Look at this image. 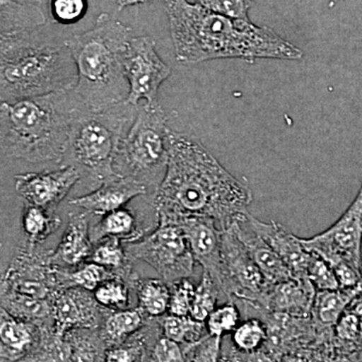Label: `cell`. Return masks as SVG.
I'll return each instance as SVG.
<instances>
[{
	"label": "cell",
	"mask_w": 362,
	"mask_h": 362,
	"mask_svg": "<svg viewBox=\"0 0 362 362\" xmlns=\"http://www.w3.org/2000/svg\"><path fill=\"white\" fill-rule=\"evenodd\" d=\"M82 180V175L73 165H63L56 170L26 173L14 176V187L26 204L39 206L49 214Z\"/></svg>",
	"instance_id": "4fadbf2b"
},
{
	"label": "cell",
	"mask_w": 362,
	"mask_h": 362,
	"mask_svg": "<svg viewBox=\"0 0 362 362\" xmlns=\"http://www.w3.org/2000/svg\"><path fill=\"white\" fill-rule=\"evenodd\" d=\"M150 361H185V352H183L180 343L162 334L161 337L157 338L153 347H152Z\"/></svg>",
	"instance_id": "7bdbcfd3"
},
{
	"label": "cell",
	"mask_w": 362,
	"mask_h": 362,
	"mask_svg": "<svg viewBox=\"0 0 362 362\" xmlns=\"http://www.w3.org/2000/svg\"><path fill=\"white\" fill-rule=\"evenodd\" d=\"M307 277L315 287L316 291L337 290L340 288L335 272L325 259L315 252H312L310 263L307 269Z\"/></svg>",
	"instance_id": "f35d334b"
},
{
	"label": "cell",
	"mask_w": 362,
	"mask_h": 362,
	"mask_svg": "<svg viewBox=\"0 0 362 362\" xmlns=\"http://www.w3.org/2000/svg\"><path fill=\"white\" fill-rule=\"evenodd\" d=\"M88 11L87 0H51L52 20L62 25L78 23Z\"/></svg>",
	"instance_id": "ab89813d"
},
{
	"label": "cell",
	"mask_w": 362,
	"mask_h": 362,
	"mask_svg": "<svg viewBox=\"0 0 362 362\" xmlns=\"http://www.w3.org/2000/svg\"><path fill=\"white\" fill-rule=\"evenodd\" d=\"M140 308L148 319L163 316L169 309L170 286L162 279H140L135 283Z\"/></svg>",
	"instance_id": "f1b7e54d"
},
{
	"label": "cell",
	"mask_w": 362,
	"mask_h": 362,
	"mask_svg": "<svg viewBox=\"0 0 362 362\" xmlns=\"http://www.w3.org/2000/svg\"><path fill=\"white\" fill-rule=\"evenodd\" d=\"M168 149L165 175L153 197L157 226L207 216L225 230L249 211L251 188L230 175L197 137L168 129Z\"/></svg>",
	"instance_id": "6da1fadb"
},
{
	"label": "cell",
	"mask_w": 362,
	"mask_h": 362,
	"mask_svg": "<svg viewBox=\"0 0 362 362\" xmlns=\"http://www.w3.org/2000/svg\"><path fill=\"white\" fill-rule=\"evenodd\" d=\"M161 326L162 334L181 345H189L199 341L207 333L206 322L197 321L192 316L169 314L157 318Z\"/></svg>",
	"instance_id": "d6a6232c"
},
{
	"label": "cell",
	"mask_w": 362,
	"mask_h": 362,
	"mask_svg": "<svg viewBox=\"0 0 362 362\" xmlns=\"http://www.w3.org/2000/svg\"><path fill=\"white\" fill-rule=\"evenodd\" d=\"M130 259L123 243L117 238L111 237L100 240L95 246L94 252L90 257L94 263L116 272L119 276L135 285L138 276L132 272Z\"/></svg>",
	"instance_id": "f546056e"
},
{
	"label": "cell",
	"mask_w": 362,
	"mask_h": 362,
	"mask_svg": "<svg viewBox=\"0 0 362 362\" xmlns=\"http://www.w3.org/2000/svg\"><path fill=\"white\" fill-rule=\"evenodd\" d=\"M204 8L235 20H249L252 0H197Z\"/></svg>",
	"instance_id": "b9f144b4"
},
{
	"label": "cell",
	"mask_w": 362,
	"mask_h": 362,
	"mask_svg": "<svg viewBox=\"0 0 362 362\" xmlns=\"http://www.w3.org/2000/svg\"><path fill=\"white\" fill-rule=\"evenodd\" d=\"M135 285L121 276L105 281L98 286L94 296L99 304L109 310H125L130 305V291Z\"/></svg>",
	"instance_id": "836d02e7"
},
{
	"label": "cell",
	"mask_w": 362,
	"mask_h": 362,
	"mask_svg": "<svg viewBox=\"0 0 362 362\" xmlns=\"http://www.w3.org/2000/svg\"><path fill=\"white\" fill-rule=\"evenodd\" d=\"M250 214L249 211L240 214L228 228H232L245 245L252 259L270 284L293 278L291 272L277 252L252 228Z\"/></svg>",
	"instance_id": "e0dca14e"
},
{
	"label": "cell",
	"mask_w": 362,
	"mask_h": 362,
	"mask_svg": "<svg viewBox=\"0 0 362 362\" xmlns=\"http://www.w3.org/2000/svg\"><path fill=\"white\" fill-rule=\"evenodd\" d=\"M173 225L182 228L195 261L202 266L204 272L213 278L221 290V233L223 230L218 223L214 218H207V216H185L176 221Z\"/></svg>",
	"instance_id": "9a60e30c"
},
{
	"label": "cell",
	"mask_w": 362,
	"mask_h": 362,
	"mask_svg": "<svg viewBox=\"0 0 362 362\" xmlns=\"http://www.w3.org/2000/svg\"><path fill=\"white\" fill-rule=\"evenodd\" d=\"M359 361H362V354H361V358H359Z\"/></svg>",
	"instance_id": "f6af8a7d"
},
{
	"label": "cell",
	"mask_w": 362,
	"mask_h": 362,
	"mask_svg": "<svg viewBox=\"0 0 362 362\" xmlns=\"http://www.w3.org/2000/svg\"><path fill=\"white\" fill-rule=\"evenodd\" d=\"M52 303V327L61 337L75 328H101L111 311L99 304L94 293L81 287L59 289Z\"/></svg>",
	"instance_id": "5bb4252c"
},
{
	"label": "cell",
	"mask_w": 362,
	"mask_h": 362,
	"mask_svg": "<svg viewBox=\"0 0 362 362\" xmlns=\"http://www.w3.org/2000/svg\"><path fill=\"white\" fill-rule=\"evenodd\" d=\"M166 122L168 116L158 103L138 105L134 121L119 145L114 164L117 175L156 192L168 166Z\"/></svg>",
	"instance_id": "52a82bcc"
},
{
	"label": "cell",
	"mask_w": 362,
	"mask_h": 362,
	"mask_svg": "<svg viewBox=\"0 0 362 362\" xmlns=\"http://www.w3.org/2000/svg\"><path fill=\"white\" fill-rule=\"evenodd\" d=\"M39 332V324L16 318L1 308V313H0L1 361H23L35 346Z\"/></svg>",
	"instance_id": "44dd1931"
},
{
	"label": "cell",
	"mask_w": 362,
	"mask_h": 362,
	"mask_svg": "<svg viewBox=\"0 0 362 362\" xmlns=\"http://www.w3.org/2000/svg\"><path fill=\"white\" fill-rule=\"evenodd\" d=\"M146 315L140 307L125 310L109 311L101 326L102 337L107 349L118 346L141 329Z\"/></svg>",
	"instance_id": "484cf974"
},
{
	"label": "cell",
	"mask_w": 362,
	"mask_h": 362,
	"mask_svg": "<svg viewBox=\"0 0 362 362\" xmlns=\"http://www.w3.org/2000/svg\"><path fill=\"white\" fill-rule=\"evenodd\" d=\"M221 230V290L226 300L251 311L266 310L272 284L232 228Z\"/></svg>",
	"instance_id": "ba28073f"
},
{
	"label": "cell",
	"mask_w": 362,
	"mask_h": 362,
	"mask_svg": "<svg viewBox=\"0 0 362 362\" xmlns=\"http://www.w3.org/2000/svg\"><path fill=\"white\" fill-rule=\"evenodd\" d=\"M73 361H106L107 346L101 328H75L66 333Z\"/></svg>",
	"instance_id": "4dcf8cb0"
},
{
	"label": "cell",
	"mask_w": 362,
	"mask_h": 362,
	"mask_svg": "<svg viewBox=\"0 0 362 362\" xmlns=\"http://www.w3.org/2000/svg\"><path fill=\"white\" fill-rule=\"evenodd\" d=\"M47 25L0 35V99L13 102L74 89L77 68L66 40Z\"/></svg>",
	"instance_id": "277c9868"
},
{
	"label": "cell",
	"mask_w": 362,
	"mask_h": 362,
	"mask_svg": "<svg viewBox=\"0 0 362 362\" xmlns=\"http://www.w3.org/2000/svg\"><path fill=\"white\" fill-rule=\"evenodd\" d=\"M267 328L261 318L251 316L233 331L232 350L221 356V361H258L259 351L265 344Z\"/></svg>",
	"instance_id": "cb8c5ba5"
},
{
	"label": "cell",
	"mask_w": 362,
	"mask_h": 362,
	"mask_svg": "<svg viewBox=\"0 0 362 362\" xmlns=\"http://www.w3.org/2000/svg\"><path fill=\"white\" fill-rule=\"evenodd\" d=\"M149 0H116L117 6H118L119 9L122 11L123 8H126V7L137 6V4H146Z\"/></svg>",
	"instance_id": "ee69618b"
},
{
	"label": "cell",
	"mask_w": 362,
	"mask_h": 362,
	"mask_svg": "<svg viewBox=\"0 0 362 362\" xmlns=\"http://www.w3.org/2000/svg\"><path fill=\"white\" fill-rule=\"evenodd\" d=\"M117 276L119 275L116 272L93 262L86 264L77 271L69 272L68 269L64 268L62 271V286L63 288L81 287L94 292L98 286Z\"/></svg>",
	"instance_id": "e575fe53"
},
{
	"label": "cell",
	"mask_w": 362,
	"mask_h": 362,
	"mask_svg": "<svg viewBox=\"0 0 362 362\" xmlns=\"http://www.w3.org/2000/svg\"><path fill=\"white\" fill-rule=\"evenodd\" d=\"M1 308L21 320L35 324L52 322V300L13 291H1Z\"/></svg>",
	"instance_id": "4316f807"
},
{
	"label": "cell",
	"mask_w": 362,
	"mask_h": 362,
	"mask_svg": "<svg viewBox=\"0 0 362 362\" xmlns=\"http://www.w3.org/2000/svg\"><path fill=\"white\" fill-rule=\"evenodd\" d=\"M73 89L0 104L1 154L62 163L74 119L84 106Z\"/></svg>",
	"instance_id": "3957f363"
},
{
	"label": "cell",
	"mask_w": 362,
	"mask_h": 362,
	"mask_svg": "<svg viewBox=\"0 0 362 362\" xmlns=\"http://www.w3.org/2000/svg\"><path fill=\"white\" fill-rule=\"evenodd\" d=\"M362 291V278L356 287L317 291L311 318L319 332L333 330L343 312Z\"/></svg>",
	"instance_id": "603a6c76"
},
{
	"label": "cell",
	"mask_w": 362,
	"mask_h": 362,
	"mask_svg": "<svg viewBox=\"0 0 362 362\" xmlns=\"http://www.w3.org/2000/svg\"><path fill=\"white\" fill-rule=\"evenodd\" d=\"M240 317L239 305L233 300L223 302L221 306L216 307L207 317V332L214 337H226L238 327Z\"/></svg>",
	"instance_id": "8d00e7d4"
},
{
	"label": "cell",
	"mask_w": 362,
	"mask_h": 362,
	"mask_svg": "<svg viewBox=\"0 0 362 362\" xmlns=\"http://www.w3.org/2000/svg\"><path fill=\"white\" fill-rule=\"evenodd\" d=\"M220 300L226 302L225 295L213 278L204 272L201 282L195 288L194 302H192L189 316L195 320L206 322L207 317L216 308V303Z\"/></svg>",
	"instance_id": "d590c367"
},
{
	"label": "cell",
	"mask_w": 362,
	"mask_h": 362,
	"mask_svg": "<svg viewBox=\"0 0 362 362\" xmlns=\"http://www.w3.org/2000/svg\"><path fill=\"white\" fill-rule=\"evenodd\" d=\"M87 213L70 214L63 238L56 250H52L51 258L57 265L78 267L90 259L95 245L90 239Z\"/></svg>",
	"instance_id": "ffe728a7"
},
{
	"label": "cell",
	"mask_w": 362,
	"mask_h": 362,
	"mask_svg": "<svg viewBox=\"0 0 362 362\" xmlns=\"http://www.w3.org/2000/svg\"><path fill=\"white\" fill-rule=\"evenodd\" d=\"M62 220L39 206L26 204L23 213V228L28 239V246L35 247L56 233Z\"/></svg>",
	"instance_id": "1f68e13d"
},
{
	"label": "cell",
	"mask_w": 362,
	"mask_h": 362,
	"mask_svg": "<svg viewBox=\"0 0 362 362\" xmlns=\"http://www.w3.org/2000/svg\"><path fill=\"white\" fill-rule=\"evenodd\" d=\"M137 107L123 102L94 110L86 105L71 124L63 165L78 169L93 189L117 176L114 164L119 145L134 121Z\"/></svg>",
	"instance_id": "8992f818"
},
{
	"label": "cell",
	"mask_w": 362,
	"mask_h": 362,
	"mask_svg": "<svg viewBox=\"0 0 362 362\" xmlns=\"http://www.w3.org/2000/svg\"><path fill=\"white\" fill-rule=\"evenodd\" d=\"M90 235L93 244L96 246L100 240L110 237L117 238L123 244L135 242L141 239L144 233L138 225L135 214L121 207L102 216V220L90 228Z\"/></svg>",
	"instance_id": "d4e9b609"
},
{
	"label": "cell",
	"mask_w": 362,
	"mask_h": 362,
	"mask_svg": "<svg viewBox=\"0 0 362 362\" xmlns=\"http://www.w3.org/2000/svg\"><path fill=\"white\" fill-rule=\"evenodd\" d=\"M175 59L195 65L218 59H279L299 61V47L268 26L235 20L188 0H164Z\"/></svg>",
	"instance_id": "7a4b0ae2"
},
{
	"label": "cell",
	"mask_w": 362,
	"mask_h": 362,
	"mask_svg": "<svg viewBox=\"0 0 362 362\" xmlns=\"http://www.w3.org/2000/svg\"><path fill=\"white\" fill-rule=\"evenodd\" d=\"M124 70L129 84L125 102L133 106L141 101L158 103L159 88L170 76L171 69L157 54L156 40L149 35L132 37L124 59Z\"/></svg>",
	"instance_id": "7c38bea8"
},
{
	"label": "cell",
	"mask_w": 362,
	"mask_h": 362,
	"mask_svg": "<svg viewBox=\"0 0 362 362\" xmlns=\"http://www.w3.org/2000/svg\"><path fill=\"white\" fill-rule=\"evenodd\" d=\"M250 218L252 228L277 252L291 272L293 277L308 279L307 269L310 263L312 252L305 249L300 238L288 232L284 226L276 221L265 223L252 214H250Z\"/></svg>",
	"instance_id": "ac0fdd59"
},
{
	"label": "cell",
	"mask_w": 362,
	"mask_h": 362,
	"mask_svg": "<svg viewBox=\"0 0 362 362\" xmlns=\"http://www.w3.org/2000/svg\"><path fill=\"white\" fill-rule=\"evenodd\" d=\"M52 250L21 247L1 278V291H13L40 299L52 300L63 289L62 271L51 258Z\"/></svg>",
	"instance_id": "30bf717a"
},
{
	"label": "cell",
	"mask_w": 362,
	"mask_h": 362,
	"mask_svg": "<svg viewBox=\"0 0 362 362\" xmlns=\"http://www.w3.org/2000/svg\"><path fill=\"white\" fill-rule=\"evenodd\" d=\"M170 286V302L169 314L188 316L192 309L195 294V288L188 279H182Z\"/></svg>",
	"instance_id": "60d3db41"
},
{
	"label": "cell",
	"mask_w": 362,
	"mask_h": 362,
	"mask_svg": "<svg viewBox=\"0 0 362 362\" xmlns=\"http://www.w3.org/2000/svg\"><path fill=\"white\" fill-rule=\"evenodd\" d=\"M148 192V188L142 183L117 175L105 181L89 194L74 197L69 204L84 209L85 213L103 216Z\"/></svg>",
	"instance_id": "2e32d148"
},
{
	"label": "cell",
	"mask_w": 362,
	"mask_h": 362,
	"mask_svg": "<svg viewBox=\"0 0 362 362\" xmlns=\"http://www.w3.org/2000/svg\"><path fill=\"white\" fill-rule=\"evenodd\" d=\"M316 289L309 279L290 278L271 286L266 310L296 317L311 316Z\"/></svg>",
	"instance_id": "d6986e66"
},
{
	"label": "cell",
	"mask_w": 362,
	"mask_h": 362,
	"mask_svg": "<svg viewBox=\"0 0 362 362\" xmlns=\"http://www.w3.org/2000/svg\"><path fill=\"white\" fill-rule=\"evenodd\" d=\"M132 37V28L108 13L100 14L87 32L66 37L77 68L73 90L88 108L101 110L127 99L124 59Z\"/></svg>",
	"instance_id": "5b68a950"
},
{
	"label": "cell",
	"mask_w": 362,
	"mask_h": 362,
	"mask_svg": "<svg viewBox=\"0 0 362 362\" xmlns=\"http://www.w3.org/2000/svg\"><path fill=\"white\" fill-rule=\"evenodd\" d=\"M223 337H214L209 332L199 341L189 345H181L185 361H218L223 356Z\"/></svg>",
	"instance_id": "74e56055"
},
{
	"label": "cell",
	"mask_w": 362,
	"mask_h": 362,
	"mask_svg": "<svg viewBox=\"0 0 362 362\" xmlns=\"http://www.w3.org/2000/svg\"><path fill=\"white\" fill-rule=\"evenodd\" d=\"M300 240L307 251L315 252L330 266L346 261L362 268V183L354 201L329 228Z\"/></svg>",
	"instance_id": "8fae6325"
},
{
	"label": "cell",
	"mask_w": 362,
	"mask_h": 362,
	"mask_svg": "<svg viewBox=\"0 0 362 362\" xmlns=\"http://www.w3.org/2000/svg\"><path fill=\"white\" fill-rule=\"evenodd\" d=\"M47 0H1V35L47 25Z\"/></svg>",
	"instance_id": "7402d4cb"
},
{
	"label": "cell",
	"mask_w": 362,
	"mask_h": 362,
	"mask_svg": "<svg viewBox=\"0 0 362 362\" xmlns=\"http://www.w3.org/2000/svg\"><path fill=\"white\" fill-rule=\"evenodd\" d=\"M124 247L131 259L148 264L168 285L194 274L197 261L180 226H157L149 235Z\"/></svg>",
	"instance_id": "9c48e42d"
},
{
	"label": "cell",
	"mask_w": 362,
	"mask_h": 362,
	"mask_svg": "<svg viewBox=\"0 0 362 362\" xmlns=\"http://www.w3.org/2000/svg\"><path fill=\"white\" fill-rule=\"evenodd\" d=\"M52 324H40L37 342L23 361H73L70 342L54 332Z\"/></svg>",
	"instance_id": "83f0119b"
}]
</instances>
